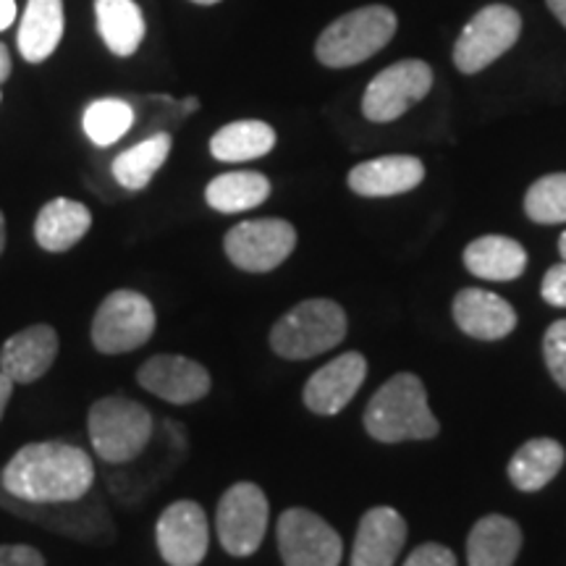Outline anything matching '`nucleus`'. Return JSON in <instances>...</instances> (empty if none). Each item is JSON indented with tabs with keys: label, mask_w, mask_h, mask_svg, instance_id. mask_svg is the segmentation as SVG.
<instances>
[{
	"label": "nucleus",
	"mask_w": 566,
	"mask_h": 566,
	"mask_svg": "<svg viewBox=\"0 0 566 566\" xmlns=\"http://www.w3.org/2000/svg\"><path fill=\"white\" fill-rule=\"evenodd\" d=\"M95 483V464L80 446L63 441L27 443L3 467L0 485L24 504H74Z\"/></svg>",
	"instance_id": "1"
},
{
	"label": "nucleus",
	"mask_w": 566,
	"mask_h": 566,
	"mask_svg": "<svg viewBox=\"0 0 566 566\" xmlns=\"http://www.w3.org/2000/svg\"><path fill=\"white\" fill-rule=\"evenodd\" d=\"M365 428L375 441H428L441 424L428 407L422 380L412 373H399L386 380L365 409Z\"/></svg>",
	"instance_id": "2"
},
{
	"label": "nucleus",
	"mask_w": 566,
	"mask_h": 566,
	"mask_svg": "<svg viewBox=\"0 0 566 566\" xmlns=\"http://www.w3.org/2000/svg\"><path fill=\"white\" fill-rule=\"evenodd\" d=\"M399 19L388 6H365L328 24L317 38L315 55L328 69H349L380 53L394 40Z\"/></svg>",
	"instance_id": "3"
},
{
	"label": "nucleus",
	"mask_w": 566,
	"mask_h": 566,
	"mask_svg": "<svg viewBox=\"0 0 566 566\" xmlns=\"http://www.w3.org/2000/svg\"><path fill=\"white\" fill-rule=\"evenodd\" d=\"M87 430L92 449L103 462L126 464L150 443L153 415L126 396H105L92 405Z\"/></svg>",
	"instance_id": "4"
},
{
	"label": "nucleus",
	"mask_w": 566,
	"mask_h": 566,
	"mask_svg": "<svg viewBox=\"0 0 566 566\" xmlns=\"http://www.w3.org/2000/svg\"><path fill=\"white\" fill-rule=\"evenodd\" d=\"M346 313L334 300H304L271 331L273 352L283 359H310L344 342Z\"/></svg>",
	"instance_id": "5"
},
{
	"label": "nucleus",
	"mask_w": 566,
	"mask_h": 566,
	"mask_svg": "<svg viewBox=\"0 0 566 566\" xmlns=\"http://www.w3.org/2000/svg\"><path fill=\"white\" fill-rule=\"evenodd\" d=\"M155 334V307L145 294L118 289L97 307L92 321V344L103 354L139 349Z\"/></svg>",
	"instance_id": "6"
},
{
	"label": "nucleus",
	"mask_w": 566,
	"mask_h": 566,
	"mask_svg": "<svg viewBox=\"0 0 566 566\" xmlns=\"http://www.w3.org/2000/svg\"><path fill=\"white\" fill-rule=\"evenodd\" d=\"M522 34V17L512 6L493 3L480 9L454 45V66L462 74H478L514 48Z\"/></svg>",
	"instance_id": "7"
},
{
	"label": "nucleus",
	"mask_w": 566,
	"mask_h": 566,
	"mask_svg": "<svg viewBox=\"0 0 566 566\" xmlns=\"http://www.w3.org/2000/svg\"><path fill=\"white\" fill-rule=\"evenodd\" d=\"M430 87H433V69L424 61L409 59L391 63L367 84L363 97L365 118L373 124H391L415 103H420Z\"/></svg>",
	"instance_id": "8"
},
{
	"label": "nucleus",
	"mask_w": 566,
	"mask_h": 566,
	"mask_svg": "<svg viewBox=\"0 0 566 566\" xmlns=\"http://www.w3.org/2000/svg\"><path fill=\"white\" fill-rule=\"evenodd\" d=\"M296 247V229L281 218L242 221L226 233L223 250L247 273H271Z\"/></svg>",
	"instance_id": "9"
},
{
	"label": "nucleus",
	"mask_w": 566,
	"mask_h": 566,
	"mask_svg": "<svg viewBox=\"0 0 566 566\" xmlns=\"http://www.w3.org/2000/svg\"><path fill=\"white\" fill-rule=\"evenodd\" d=\"M283 566H338L344 556L342 535L310 509H289L279 520Z\"/></svg>",
	"instance_id": "10"
},
{
	"label": "nucleus",
	"mask_w": 566,
	"mask_h": 566,
	"mask_svg": "<svg viewBox=\"0 0 566 566\" xmlns=\"http://www.w3.org/2000/svg\"><path fill=\"white\" fill-rule=\"evenodd\" d=\"M221 546L231 556H252L268 530V499L254 483H237L223 493L216 514Z\"/></svg>",
	"instance_id": "11"
},
{
	"label": "nucleus",
	"mask_w": 566,
	"mask_h": 566,
	"mask_svg": "<svg viewBox=\"0 0 566 566\" xmlns=\"http://www.w3.org/2000/svg\"><path fill=\"white\" fill-rule=\"evenodd\" d=\"M155 537L168 566H200L210 546L205 509L197 501H176L160 514Z\"/></svg>",
	"instance_id": "12"
},
{
	"label": "nucleus",
	"mask_w": 566,
	"mask_h": 566,
	"mask_svg": "<svg viewBox=\"0 0 566 566\" xmlns=\"http://www.w3.org/2000/svg\"><path fill=\"white\" fill-rule=\"evenodd\" d=\"M139 386L168 401V405H195L210 394V373L197 359L181 354H155L139 367Z\"/></svg>",
	"instance_id": "13"
},
{
	"label": "nucleus",
	"mask_w": 566,
	"mask_h": 566,
	"mask_svg": "<svg viewBox=\"0 0 566 566\" xmlns=\"http://www.w3.org/2000/svg\"><path fill=\"white\" fill-rule=\"evenodd\" d=\"M367 359L359 352H346L323 365L304 386V405L315 415H338L365 384Z\"/></svg>",
	"instance_id": "14"
},
{
	"label": "nucleus",
	"mask_w": 566,
	"mask_h": 566,
	"mask_svg": "<svg viewBox=\"0 0 566 566\" xmlns=\"http://www.w3.org/2000/svg\"><path fill=\"white\" fill-rule=\"evenodd\" d=\"M59 357V334L53 325H30L13 334L0 349V373H6L13 384L30 386L51 370Z\"/></svg>",
	"instance_id": "15"
},
{
	"label": "nucleus",
	"mask_w": 566,
	"mask_h": 566,
	"mask_svg": "<svg viewBox=\"0 0 566 566\" xmlns=\"http://www.w3.org/2000/svg\"><path fill=\"white\" fill-rule=\"evenodd\" d=\"M407 541V522L391 506H375L359 522L352 566H394Z\"/></svg>",
	"instance_id": "16"
},
{
	"label": "nucleus",
	"mask_w": 566,
	"mask_h": 566,
	"mask_svg": "<svg viewBox=\"0 0 566 566\" xmlns=\"http://www.w3.org/2000/svg\"><path fill=\"white\" fill-rule=\"evenodd\" d=\"M424 179V166L412 155L365 160L349 171V189L359 197H394L412 192Z\"/></svg>",
	"instance_id": "17"
},
{
	"label": "nucleus",
	"mask_w": 566,
	"mask_h": 566,
	"mask_svg": "<svg viewBox=\"0 0 566 566\" xmlns=\"http://www.w3.org/2000/svg\"><path fill=\"white\" fill-rule=\"evenodd\" d=\"M454 321L467 336L495 342L514 331L516 313L504 296L485 289H464L454 300Z\"/></svg>",
	"instance_id": "18"
},
{
	"label": "nucleus",
	"mask_w": 566,
	"mask_h": 566,
	"mask_svg": "<svg viewBox=\"0 0 566 566\" xmlns=\"http://www.w3.org/2000/svg\"><path fill=\"white\" fill-rule=\"evenodd\" d=\"M92 226V212L87 205L66 200H51L38 212L34 221V239L45 252H69L87 237Z\"/></svg>",
	"instance_id": "19"
},
{
	"label": "nucleus",
	"mask_w": 566,
	"mask_h": 566,
	"mask_svg": "<svg viewBox=\"0 0 566 566\" xmlns=\"http://www.w3.org/2000/svg\"><path fill=\"white\" fill-rule=\"evenodd\" d=\"M522 548V530L514 520L501 514L483 516L467 541L470 566H514Z\"/></svg>",
	"instance_id": "20"
},
{
	"label": "nucleus",
	"mask_w": 566,
	"mask_h": 566,
	"mask_svg": "<svg viewBox=\"0 0 566 566\" xmlns=\"http://www.w3.org/2000/svg\"><path fill=\"white\" fill-rule=\"evenodd\" d=\"M63 38V0H27L19 27V53L24 61L51 59Z\"/></svg>",
	"instance_id": "21"
},
{
	"label": "nucleus",
	"mask_w": 566,
	"mask_h": 566,
	"mask_svg": "<svg viewBox=\"0 0 566 566\" xmlns=\"http://www.w3.org/2000/svg\"><path fill=\"white\" fill-rule=\"evenodd\" d=\"M467 271L488 281H514L525 273V247L509 237H480L464 250Z\"/></svg>",
	"instance_id": "22"
},
{
	"label": "nucleus",
	"mask_w": 566,
	"mask_h": 566,
	"mask_svg": "<svg viewBox=\"0 0 566 566\" xmlns=\"http://www.w3.org/2000/svg\"><path fill=\"white\" fill-rule=\"evenodd\" d=\"M97 32L111 53L134 55L147 34L145 13L134 0H95Z\"/></svg>",
	"instance_id": "23"
},
{
	"label": "nucleus",
	"mask_w": 566,
	"mask_h": 566,
	"mask_svg": "<svg viewBox=\"0 0 566 566\" xmlns=\"http://www.w3.org/2000/svg\"><path fill=\"white\" fill-rule=\"evenodd\" d=\"M564 446L554 438H535L520 446V451L509 462V480L520 491L533 493L546 488L564 467Z\"/></svg>",
	"instance_id": "24"
},
{
	"label": "nucleus",
	"mask_w": 566,
	"mask_h": 566,
	"mask_svg": "<svg viewBox=\"0 0 566 566\" xmlns=\"http://www.w3.org/2000/svg\"><path fill=\"white\" fill-rule=\"evenodd\" d=\"M168 155H171V134L155 132L153 137L137 142V145L113 160V179L122 184L124 189H129V192H139L160 171Z\"/></svg>",
	"instance_id": "25"
},
{
	"label": "nucleus",
	"mask_w": 566,
	"mask_h": 566,
	"mask_svg": "<svg viewBox=\"0 0 566 566\" xmlns=\"http://www.w3.org/2000/svg\"><path fill=\"white\" fill-rule=\"evenodd\" d=\"M275 147V132L265 122H233L212 134L210 153L216 160L244 163L263 158Z\"/></svg>",
	"instance_id": "26"
},
{
	"label": "nucleus",
	"mask_w": 566,
	"mask_h": 566,
	"mask_svg": "<svg viewBox=\"0 0 566 566\" xmlns=\"http://www.w3.org/2000/svg\"><path fill=\"white\" fill-rule=\"evenodd\" d=\"M271 195V181L258 171H231L216 176L205 189V200L218 212H244L263 205Z\"/></svg>",
	"instance_id": "27"
},
{
	"label": "nucleus",
	"mask_w": 566,
	"mask_h": 566,
	"mask_svg": "<svg viewBox=\"0 0 566 566\" xmlns=\"http://www.w3.org/2000/svg\"><path fill=\"white\" fill-rule=\"evenodd\" d=\"M82 126L90 142H95L97 147H111L129 134L134 126V108L118 97H103V101L87 105Z\"/></svg>",
	"instance_id": "28"
},
{
	"label": "nucleus",
	"mask_w": 566,
	"mask_h": 566,
	"mask_svg": "<svg viewBox=\"0 0 566 566\" xmlns=\"http://www.w3.org/2000/svg\"><path fill=\"white\" fill-rule=\"evenodd\" d=\"M525 212L535 223H566V174L537 179L525 197Z\"/></svg>",
	"instance_id": "29"
},
{
	"label": "nucleus",
	"mask_w": 566,
	"mask_h": 566,
	"mask_svg": "<svg viewBox=\"0 0 566 566\" xmlns=\"http://www.w3.org/2000/svg\"><path fill=\"white\" fill-rule=\"evenodd\" d=\"M543 352H546L548 370L554 380L566 391V321H556L546 331L543 338Z\"/></svg>",
	"instance_id": "30"
},
{
	"label": "nucleus",
	"mask_w": 566,
	"mask_h": 566,
	"mask_svg": "<svg viewBox=\"0 0 566 566\" xmlns=\"http://www.w3.org/2000/svg\"><path fill=\"white\" fill-rule=\"evenodd\" d=\"M405 566H457V556L451 554V548L438 546V543H424L409 554Z\"/></svg>",
	"instance_id": "31"
},
{
	"label": "nucleus",
	"mask_w": 566,
	"mask_h": 566,
	"mask_svg": "<svg viewBox=\"0 0 566 566\" xmlns=\"http://www.w3.org/2000/svg\"><path fill=\"white\" fill-rule=\"evenodd\" d=\"M541 294L554 307H566V260L546 273V279L541 283Z\"/></svg>",
	"instance_id": "32"
},
{
	"label": "nucleus",
	"mask_w": 566,
	"mask_h": 566,
	"mask_svg": "<svg viewBox=\"0 0 566 566\" xmlns=\"http://www.w3.org/2000/svg\"><path fill=\"white\" fill-rule=\"evenodd\" d=\"M0 566H45V558L32 546H0Z\"/></svg>",
	"instance_id": "33"
},
{
	"label": "nucleus",
	"mask_w": 566,
	"mask_h": 566,
	"mask_svg": "<svg viewBox=\"0 0 566 566\" xmlns=\"http://www.w3.org/2000/svg\"><path fill=\"white\" fill-rule=\"evenodd\" d=\"M17 21V0H0V32Z\"/></svg>",
	"instance_id": "34"
},
{
	"label": "nucleus",
	"mask_w": 566,
	"mask_h": 566,
	"mask_svg": "<svg viewBox=\"0 0 566 566\" xmlns=\"http://www.w3.org/2000/svg\"><path fill=\"white\" fill-rule=\"evenodd\" d=\"M13 380L9 378L6 373H0V420H3V412H6V405L11 401V394H13Z\"/></svg>",
	"instance_id": "35"
},
{
	"label": "nucleus",
	"mask_w": 566,
	"mask_h": 566,
	"mask_svg": "<svg viewBox=\"0 0 566 566\" xmlns=\"http://www.w3.org/2000/svg\"><path fill=\"white\" fill-rule=\"evenodd\" d=\"M9 76H11V53L9 48L0 42V84L9 80Z\"/></svg>",
	"instance_id": "36"
},
{
	"label": "nucleus",
	"mask_w": 566,
	"mask_h": 566,
	"mask_svg": "<svg viewBox=\"0 0 566 566\" xmlns=\"http://www.w3.org/2000/svg\"><path fill=\"white\" fill-rule=\"evenodd\" d=\"M546 6L551 9V13L562 21V27L566 30V0H546Z\"/></svg>",
	"instance_id": "37"
},
{
	"label": "nucleus",
	"mask_w": 566,
	"mask_h": 566,
	"mask_svg": "<svg viewBox=\"0 0 566 566\" xmlns=\"http://www.w3.org/2000/svg\"><path fill=\"white\" fill-rule=\"evenodd\" d=\"M181 116H192V113L200 111V101L197 97H187V101H181Z\"/></svg>",
	"instance_id": "38"
},
{
	"label": "nucleus",
	"mask_w": 566,
	"mask_h": 566,
	"mask_svg": "<svg viewBox=\"0 0 566 566\" xmlns=\"http://www.w3.org/2000/svg\"><path fill=\"white\" fill-rule=\"evenodd\" d=\"M6 250V218L3 212H0V254H3Z\"/></svg>",
	"instance_id": "39"
},
{
	"label": "nucleus",
	"mask_w": 566,
	"mask_h": 566,
	"mask_svg": "<svg viewBox=\"0 0 566 566\" xmlns=\"http://www.w3.org/2000/svg\"><path fill=\"white\" fill-rule=\"evenodd\" d=\"M558 252H562V258L566 260V231L562 233V239H558Z\"/></svg>",
	"instance_id": "40"
},
{
	"label": "nucleus",
	"mask_w": 566,
	"mask_h": 566,
	"mask_svg": "<svg viewBox=\"0 0 566 566\" xmlns=\"http://www.w3.org/2000/svg\"><path fill=\"white\" fill-rule=\"evenodd\" d=\"M192 3H197V6H216V3H221V0H192Z\"/></svg>",
	"instance_id": "41"
}]
</instances>
